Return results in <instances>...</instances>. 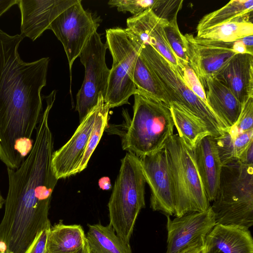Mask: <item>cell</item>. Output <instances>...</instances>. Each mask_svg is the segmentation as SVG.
I'll list each match as a JSON object with an SVG mask.
<instances>
[{"label": "cell", "mask_w": 253, "mask_h": 253, "mask_svg": "<svg viewBox=\"0 0 253 253\" xmlns=\"http://www.w3.org/2000/svg\"><path fill=\"white\" fill-rule=\"evenodd\" d=\"M219 156L223 165L238 160L241 154L253 142V129L231 137L228 132L214 137Z\"/></svg>", "instance_id": "4316f807"}, {"label": "cell", "mask_w": 253, "mask_h": 253, "mask_svg": "<svg viewBox=\"0 0 253 253\" xmlns=\"http://www.w3.org/2000/svg\"><path fill=\"white\" fill-rule=\"evenodd\" d=\"M251 12H253V0H231L220 9L204 16L197 25V34Z\"/></svg>", "instance_id": "d4e9b609"}, {"label": "cell", "mask_w": 253, "mask_h": 253, "mask_svg": "<svg viewBox=\"0 0 253 253\" xmlns=\"http://www.w3.org/2000/svg\"><path fill=\"white\" fill-rule=\"evenodd\" d=\"M204 90L208 106L229 128L237 121L242 104L232 92L214 77L207 80Z\"/></svg>", "instance_id": "ffe728a7"}, {"label": "cell", "mask_w": 253, "mask_h": 253, "mask_svg": "<svg viewBox=\"0 0 253 253\" xmlns=\"http://www.w3.org/2000/svg\"><path fill=\"white\" fill-rule=\"evenodd\" d=\"M49 228L39 232L23 253H45L47 231Z\"/></svg>", "instance_id": "836d02e7"}, {"label": "cell", "mask_w": 253, "mask_h": 253, "mask_svg": "<svg viewBox=\"0 0 253 253\" xmlns=\"http://www.w3.org/2000/svg\"><path fill=\"white\" fill-rule=\"evenodd\" d=\"M169 107L177 134L191 148L193 149L205 136L211 135L200 119L175 104Z\"/></svg>", "instance_id": "cb8c5ba5"}, {"label": "cell", "mask_w": 253, "mask_h": 253, "mask_svg": "<svg viewBox=\"0 0 253 253\" xmlns=\"http://www.w3.org/2000/svg\"><path fill=\"white\" fill-rule=\"evenodd\" d=\"M203 253H253L249 229L216 224L205 237Z\"/></svg>", "instance_id": "d6986e66"}, {"label": "cell", "mask_w": 253, "mask_h": 253, "mask_svg": "<svg viewBox=\"0 0 253 253\" xmlns=\"http://www.w3.org/2000/svg\"><path fill=\"white\" fill-rule=\"evenodd\" d=\"M103 98L100 94L97 105L80 122L70 139L60 148L53 152L51 164L57 179L78 173V168Z\"/></svg>", "instance_id": "4fadbf2b"}, {"label": "cell", "mask_w": 253, "mask_h": 253, "mask_svg": "<svg viewBox=\"0 0 253 253\" xmlns=\"http://www.w3.org/2000/svg\"><path fill=\"white\" fill-rule=\"evenodd\" d=\"M106 32V44L112 56L113 64L104 100L111 109L129 104V97L137 93L133 74L144 45L127 28H110Z\"/></svg>", "instance_id": "ba28073f"}, {"label": "cell", "mask_w": 253, "mask_h": 253, "mask_svg": "<svg viewBox=\"0 0 253 253\" xmlns=\"http://www.w3.org/2000/svg\"><path fill=\"white\" fill-rule=\"evenodd\" d=\"M134 97L133 117L122 145L123 150L140 157L164 147L174 125L169 106L138 93Z\"/></svg>", "instance_id": "277c9868"}, {"label": "cell", "mask_w": 253, "mask_h": 253, "mask_svg": "<svg viewBox=\"0 0 253 253\" xmlns=\"http://www.w3.org/2000/svg\"></svg>", "instance_id": "b9f144b4"}, {"label": "cell", "mask_w": 253, "mask_h": 253, "mask_svg": "<svg viewBox=\"0 0 253 253\" xmlns=\"http://www.w3.org/2000/svg\"><path fill=\"white\" fill-rule=\"evenodd\" d=\"M205 238H200L177 253H203Z\"/></svg>", "instance_id": "e575fe53"}, {"label": "cell", "mask_w": 253, "mask_h": 253, "mask_svg": "<svg viewBox=\"0 0 253 253\" xmlns=\"http://www.w3.org/2000/svg\"><path fill=\"white\" fill-rule=\"evenodd\" d=\"M166 151L176 217L210 207L196 167L193 149L178 134L168 140Z\"/></svg>", "instance_id": "8992f818"}, {"label": "cell", "mask_w": 253, "mask_h": 253, "mask_svg": "<svg viewBox=\"0 0 253 253\" xmlns=\"http://www.w3.org/2000/svg\"><path fill=\"white\" fill-rule=\"evenodd\" d=\"M240 40L246 46L248 53L253 55V35L243 37Z\"/></svg>", "instance_id": "f35d334b"}, {"label": "cell", "mask_w": 253, "mask_h": 253, "mask_svg": "<svg viewBox=\"0 0 253 253\" xmlns=\"http://www.w3.org/2000/svg\"><path fill=\"white\" fill-rule=\"evenodd\" d=\"M232 49L236 54L248 53L246 46L240 39L233 42Z\"/></svg>", "instance_id": "74e56055"}, {"label": "cell", "mask_w": 253, "mask_h": 253, "mask_svg": "<svg viewBox=\"0 0 253 253\" xmlns=\"http://www.w3.org/2000/svg\"><path fill=\"white\" fill-rule=\"evenodd\" d=\"M167 216L166 253H177L197 240L205 238L216 224L211 206L206 211L187 213L172 220Z\"/></svg>", "instance_id": "5bb4252c"}, {"label": "cell", "mask_w": 253, "mask_h": 253, "mask_svg": "<svg viewBox=\"0 0 253 253\" xmlns=\"http://www.w3.org/2000/svg\"><path fill=\"white\" fill-rule=\"evenodd\" d=\"M145 180L139 157L127 152L121 165L108 204L109 224L129 244L138 215L145 206Z\"/></svg>", "instance_id": "5b68a950"}, {"label": "cell", "mask_w": 253, "mask_h": 253, "mask_svg": "<svg viewBox=\"0 0 253 253\" xmlns=\"http://www.w3.org/2000/svg\"><path fill=\"white\" fill-rule=\"evenodd\" d=\"M139 158L146 183L151 190V209L167 215H174V199L165 146Z\"/></svg>", "instance_id": "7c38bea8"}, {"label": "cell", "mask_w": 253, "mask_h": 253, "mask_svg": "<svg viewBox=\"0 0 253 253\" xmlns=\"http://www.w3.org/2000/svg\"><path fill=\"white\" fill-rule=\"evenodd\" d=\"M78 0H17L21 15V35L35 41L61 12Z\"/></svg>", "instance_id": "9a60e30c"}, {"label": "cell", "mask_w": 253, "mask_h": 253, "mask_svg": "<svg viewBox=\"0 0 253 253\" xmlns=\"http://www.w3.org/2000/svg\"><path fill=\"white\" fill-rule=\"evenodd\" d=\"M183 0H157L152 10L159 18L169 22L177 17L178 11L181 9Z\"/></svg>", "instance_id": "d6a6232c"}, {"label": "cell", "mask_w": 253, "mask_h": 253, "mask_svg": "<svg viewBox=\"0 0 253 253\" xmlns=\"http://www.w3.org/2000/svg\"><path fill=\"white\" fill-rule=\"evenodd\" d=\"M253 55L236 54L214 76L243 104L253 97Z\"/></svg>", "instance_id": "ac0fdd59"}, {"label": "cell", "mask_w": 253, "mask_h": 253, "mask_svg": "<svg viewBox=\"0 0 253 253\" xmlns=\"http://www.w3.org/2000/svg\"><path fill=\"white\" fill-rule=\"evenodd\" d=\"M133 81L138 93L161 101L169 106L168 101L161 85L140 54L135 63Z\"/></svg>", "instance_id": "484cf974"}, {"label": "cell", "mask_w": 253, "mask_h": 253, "mask_svg": "<svg viewBox=\"0 0 253 253\" xmlns=\"http://www.w3.org/2000/svg\"><path fill=\"white\" fill-rule=\"evenodd\" d=\"M167 22L149 9L127 18L126 25L143 45L152 46L175 69L177 59L168 44L164 30Z\"/></svg>", "instance_id": "2e32d148"}, {"label": "cell", "mask_w": 253, "mask_h": 253, "mask_svg": "<svg viewBox=\"0 0 253 253\" xmlns=\"http://www.w3.org/2000/svg\"><path fill=\"white\" fill-rule=\"evenodd\" d=\"M211 208L216 224L249 229L253 225V165L235 160L222 166L219 184Z\"/></svg>", "instance_id": "3957f363"}, {"label": "cell", "mask_w": 253, "mask_h": 253, "mask_svg": "<svg viewBox=\"0 0 253 253\" xmlns=\"http://www.w3.org/2000/svg\"><path fill=\"white\" fill-rule=\"evenodd\" d=\"M199 174L210 202H212L218 189L222 164L214 137L202 138L193 148Z\"/></svg>", "instance_id": "e0dca14e"}, {"label": "cell", "mask_w": 253, "mask_h": 253, "mask_svg": "<svg viewBox=\"0 0 253 253\" xmlns=\"http://www.w3.org/2000/svg\"><path fill=\"white\" fill-rule=\"evenodd\" d=\"M139 54L161 85L169 106L175 104L200 119L214 137L228 132L226 125L186 85L174 68L155 49L144 45Z\"/></svg>", "instance_id": "52a82bcc"}, {"label": "cell", "mask_w": 253, "mask_h": 253, "mask_svg": "<svg viewBox=\"0 0 253 253\" xmlns=\"http://www.w3.org/2000/svg\"><path fill=\"white\" fill-rule=\"evenodd\" d=\"M17 3V0H0V17Z\"/></svg>", "instance_id": "8d00e7d4"}, {"label": "cell", "mask_w": 253, "mask_h": 253, "mask_svg": "<svg viewBox=\"0 0 253 253\" xmlns=\"http://www.w3.org/2000/svg\"><path fill=\"white\" fill-rule=\"evenodd\" d=\"M189 63L203 88L210 78L216 74L236 54L233 42H224L194 37L182 36Z\"/></svg>", "instance_id": "8fae6325"}, {"label": "cell", "mask_w": 253, "mask_h": 253, "mask_svg": "<svg viewBox=\"0 0 253 253\" xmlns=\"http://www.w3.org/2000/svg\"><path fill=\"white\" fill-rule=\"evenodd\" d=\"M4 203L5 199L3 198L0 191V209H1L2 208L3 205L4 204Z\"/></svg>", "instance_id": "60d3db41"}, {"label": "cell", "mask_w": 253, "mask_h": 253, "mask_svg": "<svg viewBox=\"0 0 253 253\" xmlns=\"http://www.w3.org/2000/svg\"><path fill=\"white\" fill-rule=\"evenodd\" d=\"M177 62L178 65L175 70L178 75L186 85L208 106L204 88L189 62L180 60H177Z\"/></svg>", "instance_id": "f546056e"}, {"label": "cell", "mask_w": 253, "mask_h": 253, "mask_svg": "<svg viewBox=\"0 0 253 253\" xmlns=\"http://www.w3.org/2000/svg\"><path fill=\"white\" fill-rule=\"evenodd\" d=\"M88 227L85 237L90 253H132L129 244L120 238L110 224Z\"/></svg>", "instance_id": "7402d4cb"}, {"label": "cell", "mask_w": 253, "mask_h": 253, "mask_svg": "<svg viewBox=\"0 0 253 253\" xmlns=\"http://www.w3.org/2000/svg\"><path fill=\"white\" fill-rule=\"evenodd\" d=\"M164 30L168 44L177 59L188 62L183 35L179 29L177 17L167 22L164 26Z\"/></svg>", "instance_id": "f1b7e54d"}, {"label": "cell", "mask_w": 253, "mask_h": 253, "mask_svg": "<svg viewBox=\"0 0 253 253\" xmlns=\"http://www.w3.org/2000/svg\"><path fill=\"white\" fill-rule=\"evenodd\" d=\"M238 160L245 165H253V142L243 152Z\"/></svg>", "instance_id": "d590c367"}, {"label": "cell", "mask_w": 253, "mask_h": 253, "mask_svg": "<svg viewBox=\"0 0 253 253\" xmlns=\"http://www.w3.org/2000/svg\"><path fill=\"white\" fill-rule=\"evenodd\" d=\"M24 38L0 29V160L11 169L20 166L34 146L50 61H24L18 51Z\"/></svg>", "instance_id": "6da1fadb"}, {"label": "cell", "mask_w": 253, "mask_h": 253, "mask_svg": "<svg viewBox=\"0 0 253 253\" xmlns=\"http://www.w3.org/2000/svg\"><path fill=\"white\" fill-rule=\"evenodd\" d=\"M107 46L95 32L82 50L79 57L84 67V78L76 97V110L80 122L97 105L99 95H106L109 69L106 64Z\"/></svg>", "instance_id": "9c48e42d"}, {"label": "cell", "mask_w": 253, "mask_h": 253, "mask_svg": "<svg viewBox=\"0 0 253 253\" xmlns=\"http://www.w3.org/2000/svg\"><path fill=\"white\" fill-rule=\"evenodd\" d=\"M75 253H90L87 242L85 245L82 249Z\"/></svg>", "instance_id": "ab89813d"}, {"label": "cell", "mask_w": 253, "mask_h": 253, "mask_svg": "<svg viewBox=\"0 0 253 253\" xmlns=\"http://www.w3.org/2000/svg\"><path fill=\"white\" fill-rule=\"evenodd\" d=\"M46 108L30 153L16 169L7 168L8 190L0 223V253H23L38 233L50 227L48 212L58 179L52 167L53 138Z\"/></svg>", "instance_id": "7a4b0ae2"}, {"label": "cell", "mask_w": 253, "mask_h": 253, "mask_svg": "<svg viewBox=\"0 0 253 253\" xmlns=\"http://www.w3.org/2000/svg\"><path fill=\"white\" fill-rule=\"evenodd\" d=\"M110 108L102 99L99 110L97 115L94 126L89 136L86 146L83 154L81 163L78 168V173L86 168L88 162L96 148L105 128L107 125L109 119Z\"/></svg>", "instance_id": "83f0119b"}, {"label": "cell", "mask_w": 253, "mask_h": 253, "mask_svg": "<svg viewBox=\"0 0 253 253\" xmlns=\"http://www.w3.org/2000/svg\"><path fill=\"white\" fill-rule=\"evenodd\" d=\"M253 12L205 30L196 37L224 42H233L253 35Z\"/></svg>", "instance_id": "603a6c76"}, {"label": "cell", "mask_w": 253, "mask_h": 253, "mask_svg": "<svg viewBox=\"0 0 253 253\" xmlns=\"http://www.w3.org/2000/svg\"><path fill=\"white\" fill-rule=\"evenodd\" d=\"M157 0H110L108 4L116 7L119 11L129 12L133 16L138 15L144 11L152 9Z\"/></svg>", "instance_id": "1f68e13d"}, {"label": "cell", "mask_w": 253, "mask_h": 253, "mask_svg": "<svg viewBox=\"0 0 253 253\" xmlns=\"http://www.w3.org/2000/svg\"><path fill=\"white\" fill-rule=\"evenodd\" d=\"M86 243L82 226L66 225L60 221L47 231L45 253H75Z\"/></svg>", "instance_id": "44dd1931"}, {"label": "cell", "mask_w": 253, "mask_h": 253, "mask_svg": "<svg viewBox=\"0 0 253 253\" xmlns=\"http://www.w3.org/2000/svg\"><path fill=\"white\" fill-rule=\"evenodd\" d=\"M99 26L91 13L84 9L81 0L64 10L50 24L48 29L64 47L70 73L74 61Z\"/></svg>", "instance_id": "30bf717a"}, {"label": "cell", "mask_w": 253, "mask_h": 253, "mask_svg": "<svg viewBox=\"0 0 253 253\" xmlns=\"http://www.w3.org/2000/svg\"><path fill=\"white\" fill-rule=\"evenodd\" d=\"M253 129V97L249 98L243 104L236 123L231 126L228 133L231 137Z\"/></svg>", "instance_id": "4dcf8cb0"}]
</instances>
